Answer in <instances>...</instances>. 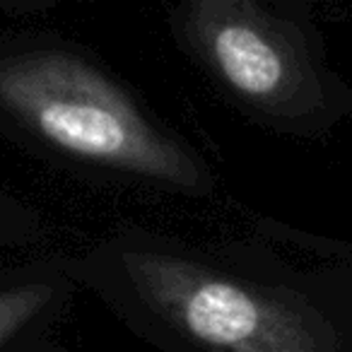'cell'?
<instances>
[{
    "label": "cell",
    "instance_id": "5b68a950",
    "mask_svg": "<svg viewBox=\"0 0 352 352\" xmlns=\"http://www.w3.org/2000/svg\"><path fill=\"white\" fill-rule=\"evenodd\" d=\"M41 215L20 196L0 186V256L32 246L41 239Z\"/></svg>",
    "mask_w": 352,
    "mask_h": 352
},
{
    "label": "cell",
    "instance_id": "277c9868",
    "mask_svg": "<svg viewBox=\"0 0 352 352\" xmlns=\"http://www.w3.org/2000/svg\"><path fill=\"white\" fill-rule=\"evenodd\" d=\"M78 289L68 256L0 265V352L49 338Z\"/></svg>",
    "mask_w": 352,
    "mask_h": 352
},
{
    "label": "cell",
    "instance_id": "3957f363",
    "mask_svg": "<svg viewBox=\"0 0 352 352\" xmlns=\"http://www.w3.org/2000/svg\"><path fill=\"white\" fill-rule=\"evenodd\" d=\"M171 41L246 121L321 138L352 113V92L323 56L302 8L265 0H184L166 10Z\"/></svg>",
    "mask_w": 352,
    "mask_h": 352
},
{
    "label": "cell",
    "instance_id": "8992f818",
    "mask_svg": "<svg viewBox=\"0 0 352 352\" xmlns=\"http://www.w3.org/2000/svg\"><path fill=\"white\" fill-rule=\"evenodd\" d=\"M17 352H70V350L63 342L54 340V338L49 336V338H41V340H34V342H30V345L20 347Z\"/></svg>",
    "mask_w": 352,
    "mask_h": 352
},
{
    "label": "cell",
    "instance_id": "7a4b0ae2",
    "mask_svg": "<svg viewBox=\"0 0 352 352\" xmlns=\"http://www.w3.org/2000/svg\"><path fill=\"white\" fill-rule=\"evenodd\" d=\"M0 133L70 169L186 198H210L206 157L92 51L51 32L0 36Z\"/></svg>",
    "mask_w": 352,
    "mask_h": 352
},
{
    "label": "cell",
    "instance_id": "6da1fadb",
    "mask_svg": "<svg viewBox=\"0 0 352 352\" xmlns=\"http://www.w3.org/2000/svg\"><path fill=\"white\" fill-rule=\"evenodd\" d=\"M70 275L160 352H350L347 292L336 270L289 263L270 244L186 241L116 227Z\"/></svg>",
    "mask_w": 352,
    "mask_h": 352
},
{
    "label": "cell",
    "instance_id": "52a82bcc",
    "mask_svg": "<svg viewBox=\"0 0 352 352\" xmlns=\"http://www.w3.org/2000/svg\"><path fill=\"white\" fill-rule=\"evenodd\" d=\"M49 8V3H0V15L3 12H32Z\"/></svg>",
    "mask_w": 352,
    "mask_h": 352
}]
</instances>
